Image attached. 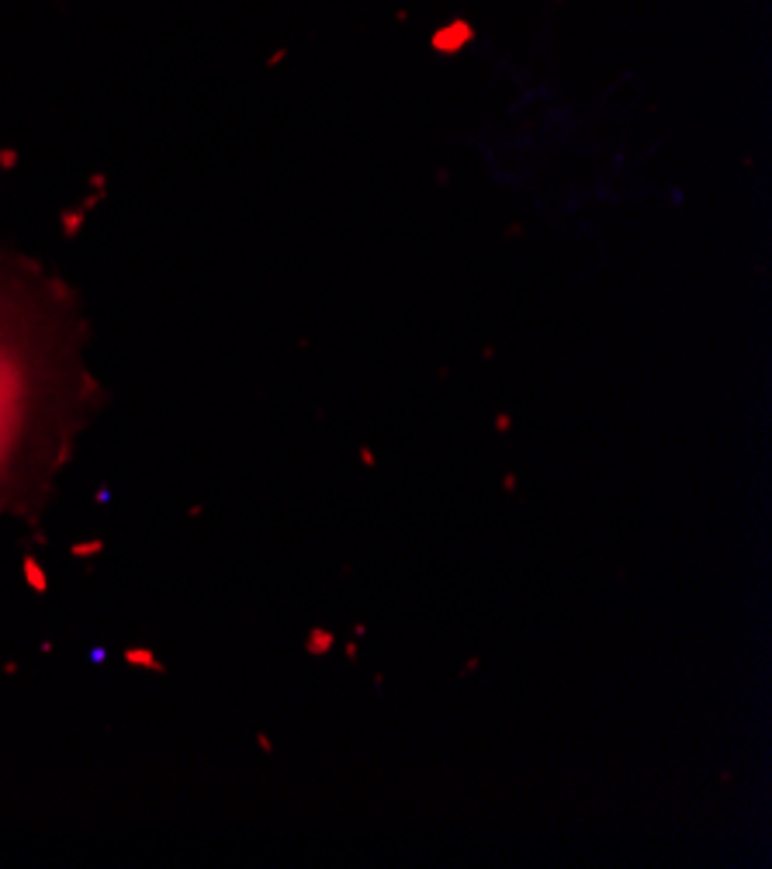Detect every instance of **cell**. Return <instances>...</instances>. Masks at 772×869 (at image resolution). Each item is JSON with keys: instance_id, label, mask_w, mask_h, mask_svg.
Masks as SVG:
<instances>
[{"instance_id": "6da1fadb", "label": "cell", "mask_w": 772, "mask_h": 869, "mask_svg": "<svg viewBox=\"0 0 772 869\" xmlns=\"http://www.w3.org/2000/svg\"><path fill=\"white\" fill-rule=\"evenodd\" d=\"M77 294L38 260L0 253V516H38L100 385Z\"/></svg>"}, {"instance_id": "7a4b0ae2", "label": "cell", "mask_w": 772, "mask_h": 869, "mask_svg": "<svg viewBox=\"0 0 772 869\" xmlns=\"http://www.w3.org/2000/svg\"><path fill=\"white\" fill-rule=\"evenodd\" d=\"M333 644H336V641H333L329 630H312V634H308V651H312V655H326Z\"/></svg>"}]
</instances>
